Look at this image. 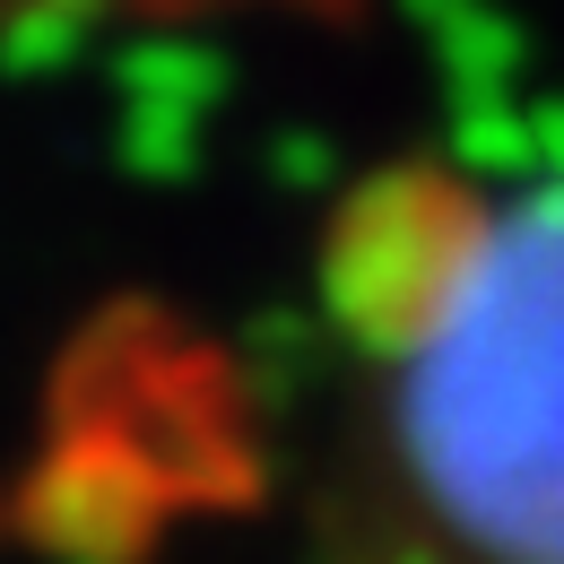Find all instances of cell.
Wrapping results in <instances>:
<instances>
[{"label":"cell","instance_id":"1","mask_svg":"<svg viewBox=\"0 0 564 564\" xmlns=\"http://www.w3.org/2000/svg\"><path fill=\"white\" fill-rule=\"evenodd\" d=\"M304 322V564H564V165L382 156Z\"/></svg>","mask_w":564,"mask_h":564}]
</instances>
